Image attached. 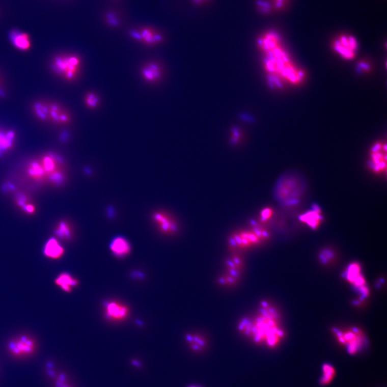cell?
<instances>
[{"instance_id":"16","label":"cell","mask_w":387,"mask_h":387,"mask_svg":"<svg viewBox=\"0 0 387 387\" xmlns=\"http://www.w3.org/2000/svg\"><path fill=\"white\" fill-rule=\"evenodd\" d=\"M185 340L190 350L195 353L203 352L208 346L206 337L199 333H188L185 336Z\"/></svg>"},{"instance_id":"4","label":"cell","mask_w":387,"mask_h":387,"mask_svg":"<svg viewBox=\"0 0 387 387\" xmlns=\"http://www.w3.org/2000/svg\"><path fill=\"white\" fill-rule=\"evenodd\" d=\"M36 118L42 122L57 125L69 124L71 115L62 105L54 102L39 100L32 106Z\"/></svg>"},{"instance_id":"30","label":"cell","mask_w":387,"mask_h":387,"mask_svg":"<svg viewBox=\"0 0 387 387\" xmlns=\"http://www.w3.org/2000/svg\"><path fill=\"white\" fill-rule=\"evenodd\" d=\"M289 0H271L273 9L277 11L283 9L288 3Z\"/></svg>"},{"instance_id":"7","label":"cell","mask_w":387,"mask_h":387,"mask_svg":"<svg viewBox=\"0 0 387 387\" xmlns=\"http://www.w3.org/2000/svg\"><path fill=\"white\" fill-rule=\"evenodd\" d=\"M225 272L218 276L217 284L220 287L231 288L240 282L244 270V259L239 253H232L224 263Z\"/></svg>"},{"instance_id":"25","label":"cell","mask_w":387,"mask_h":387,"mask_svg":"<svg viewBox=\"0 0 387 387\" xmlns=\"http://www.w3.org/2000/svg\"><path fill=\"white\" fill-rule=\"evenodd\" d=\"M55 233L57 237L63 240H69L73 236V229L69 223L62 221L56 228Z\"/></svg>"},{"instance_id":"29","label":"cell","mask_w":387,"mask_h":387,"mask_svg":"<svg viewBox=\"0 0 387 387\" xmlns=\"http://www.w3.org/2000/svg\"><path fill=\"white\" fill-rule=\"evenodd\" d=\"M256 5L258 11L263 14L269 13L273 9L272 5L266 0H257Z\"/></svg>"},{"instance_id":"20","label":"cell","mask_w":387,"mask_h":387,"mask_svg":"<svg viewBox=\"0 0 387 387\" xmlns=\"http://www.w3.org/2000/svg\"><path fill=\"white\" fill-rule=\"evenodd\" d=\"M9 38L13 45L21 51H26L31 46V38L26 33L13 30L9 33Z\"/></svg>"},{"instance_id":"33","label":"cell","mask_w":387,"mask_h":387,"mask_svg":"<svg viewBox=\"0 0 387 387\" xmlns=\"http://www.w3.org/2000/svg\"><path fill=\"white\" fill-rule=\"evenodd\" d=\"M192 3L197 5H203L208 4L210 0H191Z\"/></svg>"},{"instance_id":"24","label":"cell","mask_w":387,"mask_h":387,"mask_svg":"<svg viewBox=\"0 0 387 387\" xmlns=\"http://www.w3.org/2000/svg\"><path fill=\"white\" fill-rule=\"evenodd\" d=\"M54 284L63 291L70 293L73 288L78 285V281L72 277L69 273H62L58 275L54 280Z\"/></svg>"},{"instance_id":"8","label":"cell","mask_w":387,"mask_h":387,"mask_svg":"<svg viewBox=\"0 0 387 387\" xmlns=\"http://www.w3.org/2000/svg\"><path fill=\"white\" fill-rule=\"evenodd\" d=\"M334 333L337 341L347 348L348 353L354 354L361 350L366 342L363 332L357 327L345 329L335 328Z\"/></svg>"},{"instance_id":"23","label":"cell","mask_w":387,"mask_h":387,"mask_svg":"<svg viewBox=\"0 0 387 387\" xmlns=\"http://www.w3.org/2000/svg\"><path fill=\"white\" fill-rule=\"evenodd\" d=\"M16 140L13 130L0 128V154L11 150Z\"/></svg>"},{"instance_id":"11","label":"cell","mask_w":387,"mask_h":387,"mask_svg":"<svg viewBox=\"0 0 387 387\" xmlns=\"http://www.w3.org/2000/svg\"><path fill=\"white\" fill-rule=\"evenodd\" d=\"M152 219L159 231L164 235H175L179 230L177 220L167 211L159 210L155 212Z\"/></svg>"},{"instance_id":"15","label":"cell","mask_w":387,"mask_h":387,"mask_svg":"<svg viewBox=\"0 0 387 387\" xmlns=\"http://www.w3.org/2000/svg\"><path fill=\"white\" fill-rule=\"evenodd\" d=\"M106 317L114 321H120L127 318L129 314V308L125 305L112 301L105 305Z\"/></svg>"},{"instance_id":"21","label":"cell","mask_w":387,"mask_h":387,"mask_svg":"<svg viewBox=\"0 0 387 387\" xmlns=\"http://www.w3.org/2000/svg\"><path fill=\"white\" fill-rule=\"evenodd\" d=\"M65 250L59 241L52 238L48 239L43 249L44 256L49 259H58L64 254Z\"/></svg>"},{"instance_id":"2","label":"cell","mask_w":387,"mask_h":387,"mask_svg":"<svg viewBox=\"0 0 387 387\" xmlns=\"http://www.w3.org/2000/svg\"><path fill=\"white\" fill-rule=\"evenodd\" d=\"M264 67L275 85L285 82L296 85L303 80L305 72L295 65L282 43L263 52Z\"/></svg>"},{"instance_id":"9","label":"cell","mask_w":387,"mask_h":387,"mask_svg":"<svg viewBox=\"0 0 387 387\" xmlns=\"http://www.w3.org/2000/svg\"><path fill=\"white\" fill-rule=\"evenodd\" d=\"M7 347L10 355L22 359L33 355L36 351L37 344L34 337L22 334L11 339Z\"/></svg>"},{"instance_id":"22","label":"cell","mask_w":387,"mask_h":387,"mask_svg":"<svg viewBox=\"0 0 387 387\" xmlns=\"http://www.w3.org/2000/svg\"><path fill=\"white\" fill-rule=\"evenodd\" d=\"M113 254L118 257H125L130 253L131 246L129 242L123 237H115L110 245Z\"/></svg>"},{"instance_id":"31","label":"cell","mask_w":387,"mask_h":387,"mask_svg":"<svg viewBox=\"0 0 387 387\" xmlns=\"http://www.w3.org/2000/svg\"><path fill=\"white\" fill-rule=\"evenodd\" d=\"M334 255L331 250H326L323 251L321 255V259L324 263H327L332 260Z\"/></svg>"},{"instance_id":"3","label":"cell","mask_w":387,"mask_h":387,"mask_svg":"<svg viewBox=\"0 0 387 387\" xmlns=\"http://www.w3.org/2000/svg\"><path fill=\"white\" fill-rule=\"evenodd\" d=\"M270 237L269 232L263 226L255 225L250 230L232 234L228 244L232 253L250 250L263 244Z\"/></svg>"},{"instance_id":"34","label":"cell","mask_w":387,"mask_h":387,"mask_svg":"<svg viewBox=\"0 0 387 387\" xmlns=\"http://www.w3.org/2000/svg\"><path fill=\"white\" fill-rule=\"evenodd\" d=\"M4 95H5L4 91L1 88H0V96Z\"/></svg>"},{"instance_id":"10","label":"cell","mask_w":387,"mask_h":387,"mask_svg":"<svg viewBox=\"0 0 387 387\" xmlns=\"http://www.w3.org/2000/svg\"><path fill=\"white\" fill-rule=\"evenodd\" d=\"M334 50L343 59L351 61L356 56L357 43L356 39L348 35H342L338 37L333 42Z\"/></svg>"},{"instance_id":"32","label":"cell","mask_w":387,"mask_h":387,"mask_svg":"<svg viewBox=\"0 0 387 387\" xmlns=\"http://www.w3.org/2000/svg\"><path fill=\"white\" fill-rule=\"evenodd\" d=\"M240 136L238 131L237 130H236L233 132V134H232V142L236 144L240 140Z\"/></svg>"},{"instance_id":"14","label":"cell","mask_w":387,"mask_h":387,"mask_svg":"<svg viewBox=\"0 0 387 387\" xmlns=\"http://www.w3.org/2000/svg\"><path fill=\"white\" fill-rule=\"evenodd\" d=\"M130 35L134 40L149 45L159 44L163 40V37L159 32L149 27L134 30L131 32Z\"/></svg>"},{"instance_id":"5","label":"cell","mask_w":387,"mask_h":387,"mask_svg":"<svg viewBox=\"0 0 387 387\" xmlns=\"http://www.w3.org/2000/svg\"><path fill=\"white\" fill-rule=\"evenodd\" d=\"M304 191L301 181L293 176H286L278 181L275 195L278 201L285 206L297 204L301 200Z\"/></svg>"},{"instance_id":"1","label":"cell","mask_w":387,"mask_h":387,"mask_svg":"<svg viewBox=\"0 0 387 387\" xmlns=\"http://www.w3.org/2000/svg\"><path fill=\"white\" fill-rule=\"evenodd\" d=\"M237 330L255 344L269 348L277 347L285 336L278 310L267 301L259 303L254 316L242 318Z\"/></svg>"},{"instance_id":"19","label":"cell","mask_w":387,"mask_h":387,"mask_svg":"<svg viewBox=\"0 0 387 387\" xmlns=\"http://www.w3.org/2000/svg\"><path fill=\"white\" fill-rule=\"evenodd\" d=\"M141 74L144 80L148 82L159 81L161 77L162 70L159 64L156 62H149L143 66Z\"/></svg>"},{"instance_id":"27","label":"cell","mask_w":387,"mask_h":387,"mask_svg":"<svg viewBox=\"0 0 387 387\" xmlns=\"http://www.w3.org/2000/svg\"><path fill=\"white\" fill-rule=\"evenodd\" d=\"M85 103L87 107L95 108L99 103V97L94 93L89 92L85 96Z\"/></svg>"},{"instance_id":"26","label":"cell","mask_w":387,"mask_h":387,"mask_svg":"<svg viewBox=\"0 0 387 387\" xmlns=\"http://www.w3.org/2000/svg\"><path fill=\"white\" fill-rule=\"evenodd\" d=\"M336 375L335 367L330 364H324L322 366V376L320 379V383L323 385L330 384Z\"/></svg>"},{"instance_id":"12","label":"cell","mask_w":387,"mask_h":387,"mask_svg":"<svg viewBox=\"0 0 387 387\" xmlns=\"http://www.w3.org/2000/svg\"><path fill=\"white\" fill-rule=\"evenodd\" d=\"M370 167L376 173L385 172L386 169V145L383 142L374 144L371 150Z\"/></svg>"},{"instance_id":"18","label":"cell","mask_w":387,"mask_h":387,"mask_svg":"<svg viewBox=\"0 0 387 387\" xmlns=\"http://www.w3.org/2000/svg\"><path fill=\"white\" fill-rule=\"evenodd\" d=\"M281 43L282 42L280 35L273 31H269L264 33L258 38L257 41L259 48L263 52Z\"/></svg>"},{"instance_id":"6","label":"cell","mask_w":387,"mask_h":387,"mask_svg":"<svg viewBox=\"0 0 387 387\" xmlns=\"http://www.w3.org/2000/svg\"><path fill=\"white\" fill-rule=\"evenodd\" d=\"M82 61L80 57L74 54H61L52 58V71L67 81L72 82L78 77Z\"/></svg>"},{"instance_id":"28","label":"cell","mask_w":387,"mask_h":387,"mask_svg":"<svg viewBox=\"0 0 387 387\" xmlns=\"http://www.w3.org/2000/svg\"><path fill=\"white\" fill-rule=\"evenodd\" d=\"M273 211L270 207L264 208L260 213V223L261 225L266 224V223L272 218Z\"/></svg>"},{"instance_id":"13","label":"cell","mask_w":387,"mask_h":387,"mask_svg":"<svg viewBox=\"0 0 387 387\" xmlns=\"http://www.w3.org/2000/svg\"><path fill=\"white\" fill-rule=\"evenodd\" d=\"M345 277L355 288L362 294L364 297L369 295V290L368 289L366 281L361 272V267L357 263L350 264L347 268L344 274Z\"/></svg>"},{"instance_id":"17","label":"cell","mask_w":387,"mask_h":387,"mask_svg":"<svg viewBox=\"0 0 387 387\" xmlns=\"http://www.w3.org/2000/svg\"><path fill=\"white\" fill-rule=\"evenodd\" d=\"M323 217L322 211L318 207L315 206L299 216V220L314 230L318 228L322 224Z\"/></svg>"},{"instance_id":"35","label":"cell","mask_w":387,"mask_h":387,"mask_svg":"<svg viewBox=\"0 0 387 387\" xmlns=\"http://www.w3.org/2000/svg\"><path fill=\"white\" fill-rule=\"evenodd\" d=\"M189 387H198V386H189Z\"/></svg>"}]
</instances>
